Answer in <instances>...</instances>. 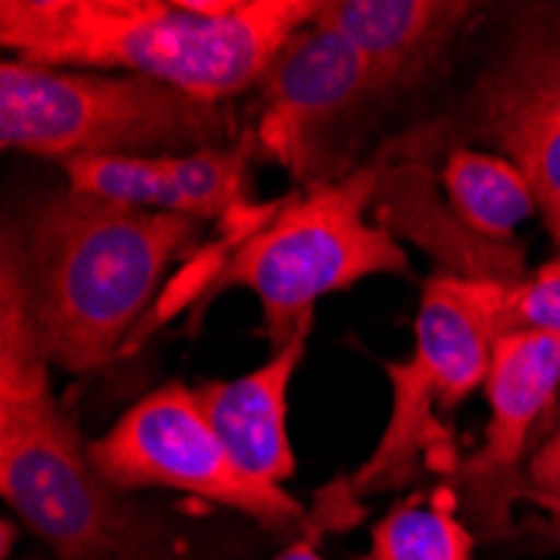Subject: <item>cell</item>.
<instances>
[{
	"label": "cell",
	"instance_id": "cell-1",
	"mask_svg": "<svg viewBox=\"0 0 560 560\" xmlns=\"http://www.w3.org/2000/svg\"><path fill=\"white\" fill-rule=\"evenodd\" d=\"M323 0H4L0 44L44 68H101L201 101L262 84Z\"/></svg>",
	"mask_w": 560,
	"mask_h": 560
},
{
	"label": "cell",
	"instance_id": "cell-2",
	"mask_svg": "<svg viewBox=\"0 0 560 560\" xmlns=\"http://www.w3.org/2000/svg\"><path fill=\"white\" fill-rule=\"evenodd\" d=\"M201 222L144 212L65 188L37 201L11 259L40 352L50 366L91 373L128 349L168 266Z\"/></svg>",
	"mask_w": 560,
	"mask_h": 560
},
{
	"label": "cell",
	"instance_id": "cell-3",
	"mask_svg": "<svg viewBox=\"0 0 560 560\" xmlns=\"http://www.w3.org/2000/svg\"><path fill=\"white\" fill-rule=\"evenodd\" d=\"M21 279L4 256L0 279V493L61 560H131L135 514L91 467L74 420L47 380Z\"/></svg>",
	"mask_w": 560,
	"mask_h": 560
},
{
	"label": "cell",
	"instance_id": "cell-4",
	"mask_svg": "<svg viewBox=\"0 0 560 560\" xmlns=\"http://www.w3.org/2000/svg\"><path fill=\"white\" fill-rule=\"evenodd\" d=\"M225 105L138 74L0 65V141L40 159L188 155L229 144Z\"/></svg>",
	"mask_w": 560,
	"mask_h": 560
},
{
	"label": "cell",
	"instance_id": "cell-5",
	"mask_svg": "<svg viewBox=\"0 0 560 560\" xmlns=\"http://www.w3.org/2000/svg\"><path fill=\"white\" fill-rule=\"evenodd\" d=\"M376 185L380 172L363 168L279 201L259 229L235 242L198 302L235 285L248 289L262 302L269 339L285 346L305 319H316L313 305L323 295L370 276H410V256L396 235L366 219Z\"/></svg>",
	"mask_w": 560,
	"mask_h": 560
},
{
	"label": "cell",
	"instance_id": "cell-6",
	"mask_svg": "<svg viewBox=\"0 0 560 560\" xmlns=\"http://www.w3.org/2000/svg\"><path fill=\"white\" fill-rule=\"evenodd\" d=\"M91 467L115 493L165 487L222 503L266 527L302 521V503L282 487L248 477L201 413L195 389L168 383L88 446Z\"/></svg>",
	"mask_w": 560,
	"mask_h": 560
},
{
	"label": "cell",
	"instance_id": "cell-7",
	"mask_svg": "<svg viewBox=\"0 0 560 560\" xmlns=\"http://www.w3.org/2000/svg\"><path fill=\"white\" fill-rule=\"evenodd\" d=\"M483 389L490 402L487 443L460 467L464 493L456 497L483 534L500 537L511 530V506L527 487L521 474L527 436L560 389V336H500Z\"/></svg>",
	"mask_w": 560,
	"mask_h": 560
},
{
	"label": "cell",
	"instance_id": "cell-8",
	"mask_svg": "<svg viewBox=\"0 0 560 560\" xmlns=\"http://www.w3.org/2000/svg\"><path fill=\"white\" fill-rule=\"evenodd\" d=\"M480 125L534 188L560 259V24L527 27L480 81Z\"/></svg>",
	"mask_w": 560,
	"mask_h": 560
},
{
	"label": "cell",
	"instance_id": "cell-9",
	"mask_svg": "<svg viewBox=\"0 0 560 560\" xmlns=\"http://www.w3.org/2000/svg\"><path fill=\"white\" fill-rule=\"evenodd\" d=\"M262 91L266 115L259 144L295 175L305 168L313 135L376 94L373 71L360 47L319 21L289 37L262 78Z\"/></svg>",
	"mask_w": 560,
	"mask_h": 560
},
{
	"label": "cell",
	"instance_id": "cell-10",
	"mask_svg": "<svg viewBox=\"0 0 560 560\" xmlns=\"http://www.w3.org/2000/svg\"><path fill=\"white\" fill-rule=\"evenodd\" d=\"M313 319H305L269 363L238 380L195 386L201 413L232 453V460L262 483L282 487L295 474V453L289 440V383L310 346Z\"/></svg>",
	"mask_w": 560,
	"mask_h": 560
},
{
	"label": "cell",
	"instance_id": "cell-11",
	"mask_svg": "<svg viewBox=\"0 0 560 560\" xmlns=\"http://www.w3.org/2000/svg\"><path fill=\"white\" fill-rule=\"evenodd\" d=\"M470 11L450 0H323L316 21L360 47L380 94L423 74Z\"/></svg>",
	"mask_w": 560,
	"mask_h": 560
},
{
	"label": "cell",
	"instance_id": "cell-12",
	"mask_svg": "<svg viewBox=\"0 0 560 560\" xmlns=\"http://www.w3.org/2000/svg\"><path fill=\"white\" fill-rule=\"evenodd\" d=\"M427 172V168H423ZM420 168H389L380 172V195H389L380 209V225L389 232H406L413 242L430 245L443 259L446 276L477 279V282H524V256L517 242H487L474 235L460 219L436 201L423 182Z\"/></svg>",
	"mask_w": 560,
	"mask_h": 560
},
{
	"label": "cell",
	"instance_id": "cell-13",
	"mask_svg": "<svg viewBox=\"0 0 560 560\" xmlns=\"http://www.w3.org/2000/svg\"><path fill=\"white\" fill-rule=\"evenodd\" d=\"M393 386V410L380 446L355 474V490H393L410 483L420 470V456L436 443V413H450L456 399L450 380L420 352L402 363H383Z\"/></svg>",
	"mask_w": 560,
	"mask_h": 560
},
{
	"label": "cell",
	"instance_id": "cell-14",
	"mask_svg": "<svg viewBox=\"0 0 560 560\" xmlns=\"http://www.w3.org/2000/svg\"><path fill=\"white\" fill-rule=\"evenodd\" d=\"M440 182L450 212L487 242H514L517 225L540 212L530 182L503 155L456 148L440 172Z\"/></svg>",
	"mask_w": 560,
	"mask_h": 560
},
{
	"label": "cell",
	"instance_id": "cell-15",
	"mask_svg": "<svg viewBox=\"0 0 560 560\" xmlns=\"http://www.w3.org/2000/svg\"><path fill=\"white\" fill-rule=\"evenodd\" d=\"M456 490H436L430 500H406L373 527L370 560H470L474 534L453 514Z\"/></svg>",
	"mask_w": 560,
	"mask_h": 560
},
{
	"label": "cell",
	"instance_id": "cell-16",
	"mask_svg": "<svg viewBox=\"0 0 560 560\" xmlns=\"http://www.w3.org/2000/svg\"><path fill=\"white\" fill-rule=\"evenodd\" d=\"M514 332L560 336V259L524 282L500 285L497 339Z\"/></svg>",
	"mask_w": 560,
	"mask_h": 560
},
{
	"label": "cell",
	"instance_id": "cell-17",
	"mask_svg": "<svg viewBox=\"0 0 560 560\" xmlns=\"http://www.w3.org/2000/svg\"><path fill=\"white\" fill-rule=\"evenodd\" d=\"M521 500L534 503L544 514V534L550 544L560 547V450H553L547 443L537 450V456L530 460V470H527V487H524Z\"/></svg>",
	"mask_w": 560,
	"mask_h": 560
},
{
	"label": "cell",
	"instance_id": "cell-18",
	"mask_svg": "<svg viewBox=\"0 0 560 560\" xmlns=\"http://www.w3.org/2000/svg\"><path fill=\"white\" fill-rule=\"evenodd\" d=\"M279 560H323V557H319V550H316L313 540H299V544H292Z\"/></svg>",
	"mask_w": 560,
	"mask_h": 560
},
{
	"label": "cell",
	"instance_id": "cell-19",
	"mask_svg": "<svg viewBox=\"0 0 560 560\" xmlns=\"http://www.w3.org/2000/svg\"><path fill=\"white\" fill-rule=\"evenodd\" d=\"M547 446H553V450H560V430H557V433H553V436L547 440Z\"/></svg>",
	"mask_w": 560,
	"mask_h": 560
}]
</instances>
